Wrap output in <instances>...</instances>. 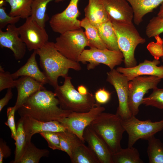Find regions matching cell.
Instances as JSON below:
<instances>
[{
    "label": "cell",
    "mask_w": 163,
    "mask_h": 163,
    "mask_svg": "<svg viewBox=\"0 0 163 163\" xmlns=\"http://www.w3.org/2000/svg\"><path fill=\"white\" fill-rule=\"evenodd\" d=\"M59 105L54 92L45 89L27 98L17 111L21 117L28 115L43 122L58 121L68 117L72 112L61 109Z\"/></svg>",
    "instance_id": "6da1fadb"
},
{
    "label": "cell",
    "mask_w": 163,
    "mask_h": 163,
    "mask_svg": "<svg viewBox=\"0 0 163 163\" xmlns=\"http://www.w3.org/2000/svg\"><path fill=\"white\" fill-rule=\"evenodd\" d=\"M36 52L43 72L54 88L58 85V78L68 76L69 69L79 71L82 69L79 62L68 59L57 50L53 42L48 41Z\"/></svg>",
    "instance_id": "7a4b0ae2"
},
{
    "label": "cell",
    "mask_w": 163,
    "mask_h": 163,
    "mask_svg": "<svg viewBox=\"0 0 163 163\" xmlns=\"http://www.w3.org/2000/svg\"><path fill=\"white\" fill-rule=\"evenodd\" d=\"M64 78L63 85L57 86L54 92L58 100L60 107L78 113L89 111L96 103L94 95L89 92L86 94H80L72 84L71 77L67 76Z\"/></svg>",
    "instance_id": "3957f363"
},
{
    "label": "cell",
    "mask_w": 163,
    "mask_h": 163,
    "mask_svg": "<svg viewBox=\"0 0 163 163\" xmlns=\"http://www.w3.org/2000/svg\"><path fill=\"white\" fill-rule=\"evenodd\" d=\"M90 125L106 143L112 154L122 148L120 143L125 130L122 119L117 114L103 112Z\"/></svg>",
    "instance_id": "277c9868"
},
{
    "label": "cell",
    "mask_w": 163,
    "mask_h": 163,
    "mask_svg": "<svg viewBox=\"0 0 163 163\" xmlns=\"http://www.w3.org/2000/svg\"><path fill=\"white\" fill-rule=\"evenodd\" d=\"M116 34L119 49L122 53L125 67H133L137 65L135 51L139 44L146 42L140 34L133 23L126 24L111 21Z\"/></svg>",
    "instance_id": "5b68a950"
},
{
    "label": "cell",
    "mask_w": 163,
    "mask_h": 163,
    "mask_svg": "<svg viewBox=\"0 0 163 163\" xmlns=\"http://www.w3.org/2000/svg\"><path fill=\"white\" fill-rule=\"evenodd\" d=\"M54 43L56 49L63 55L71 60L78 62L85 47L89 46L85 32L82 28L60 34Z\"/></svg>",
    "instance_id": "8992f818"
},
{
    "label": "cell",
    "mask_w": 163,
    "mask_h": 163,
    "mask_svg": "<svg viewBox=\"0 0 163 163\" xmlns=\"http://www.w3.org/2000/svg\"><path fill=\"white\" fill-rule=\"evenodd\" d=\"M122 124L128 135V147L133 146L139 139L146 140L163 129V119L153 122L150 120H141L132 116L122 120Z\"/></svg>",
    "instance_id": "52a82bcc"
},
{
    "label": "cell",
    "mask_w": 163,
    "mask_h": 163,
    "mask_svg": "<svg viewBox=\"0 0 163 163\" xmlns=\"http://www.w3.org/2000/svg\"><path fill=\"white\" fill-rule=\"evenodd\" d=\"M161 80L155 76L145 75L137 76L129 81L128 104L132 116L138 113L145 95L149 90L157 87Z\"/></svg>",
    "instance_id": "ba28073f"
},
{
    "label": "cell",
    "mask_w": 163,
    "mask_h": 163,
    "mask_svg": "<svg viewBox=\"0 0 163 163\" xmlns=\"http://www.w3.org/2000/svg\"><path fill=\"white\" fill-rule=\"evenodd\" d=\"M123 59V55L120 50L113 51L91 47L83 51L78 62L83 64L88 62L87 66L88 70L94 69L100 64L106 65L111 70L120 65Z\"/></svg>",
    "instance_id": "9c48e42d"
},
{
    "label": "cell",
    "mask_w": 163,
    "mask_h": 163,
    "mask_svg": "<svg viewBox=\"0 0 163 163\" xmlns=\"http://www.w3.org/2000/svg\"><path fill=\"white\" fill-rule=\"evenodd\" d=\"M105 110L104 107L96 102L88 112L83 113L72 112L68 117L60 119L58 121L67 129L74 133L85 142L83 137L84 129Z\"/></svg>",
    "instance_id": "30bf717a"
},
{
    "label": "cell",
    "mask_w": 163,
    "mask_h": 163,
    "mask_svg": "<svg viewBox=\"0 0 163 163\" xmlns=\"http://www.w3.org/2000/svg\"><path fill=\"white\" fill-rule=\"evenodd\" d=\"M79 0H70L64 11L52 16L49 24L54 32L61 34L81 28V21L77 18L80 14L78 7Z\"/></svg>",
    "instance_id": "8fae6325"
},
{
    "label": "cell",
    "mask_w": 163,
    "mask_h": 163,
    "mask_svg": "<svg viewBox=\"0 0 163 163\" xmlns=\"http://www.w3.org/2000/svg\"><path fill=\"white\" fill-rule=\"evenodd\" d=\"M21 38L28 50H37L48 42V35L44 27L40 26L32 17L18 27Z\"/></svg>",
    "instance_id": "7c38bea8"
},
{
    "label": "cell",
    "mask_w": 163,
    "mask_h": 163,
    "mask_svg": "<svg viewBox=\"0 0 163 163\" xmlns=\"http://www.w3.org/2000/svg\"><path fill=\"white\" fill-rule=\"evenodd\" d=\"M107 81L113 86L118 98L119 105L116 114L122 120L129 118L132 115L128 104L129 81L122 74L114 69L107 72Z\"/></svg>",
    "instance_id": "4fadbf2b"
},
{
    "label": "cell",
    "mask_w": 163,
    "mask_h": 163,
    "mask_svg": "<svg viewBox=\"0 0 163 163\" xmlns=\"http://www.w3.org/2000/svg\"><path fill=\"white\" fill-rule=\"evenodd\" d=\"M0 46L11 50L16 60L24 57L27 48L20 37L18 27L15 24L8 25L5 31L0 29Z\"/></svg>",
    "instance_id": "5bb4252c"
},
{
    "label": "cell",
    "mask_w": 163,
    "mask_h": 163,
    "mask_svg": "<svg viewBox=\"0 0 163 163\" xmlns=\"http://www.w3.org/2000/svg\"><path fill=\"white\" fill-rule=\"evenodd\" d=\"M102 1L111 21L129 24L133 23V11L126 0H103Z\"/></svg>",
    "instance_id": "9a60e30c"
},
{
    "label": "cell",
    "mask_w": 163,
    "mask_h": 163,
    "mask_svg": "<svg viewBox=\"0 0 163 163\" xmlns=\"http://www.w3.org/2000/svg\"><path fill=\"white\" fill-rule=\"evenodd\" d=\"M160 63L159 60L145 59L134 67H119L116 70L125 76L129 81L137 76L144 75L155 76L162 79L163 78V65L158 66Z\"/></svg>",
    "instance_id": "2e32d148"
},
{
    "label": "cell",
    "mask_w": 163,
    "mask_h": 163,
    "mask_svg": "<svg viewBox=\"0 0 163 163\" xmlns=\"http://www.w3.org/2000/svg\"><path fill=\"white\" fill-rule=\"evenodd\" d=\"M83 137L100 163H113L112 153L110 149L90 125L84 129Z\"/></svg>",
    "instance_id": "e0dca14e"
},
{
    "label": "cell",
    "mask_w": 163,
    "mask_h": 163,
    "mask_svg": "<svg viewBox=\"0 0 163 163\" xmlns=\"http://www.w3.org/2000/svg\"><path fill=\"white\" fill-rule=\"evenodd\" d=\"M20 118L22 121L27 141H31L32 136L36 133L47 131L58 132L67 129L57 120L43 122L28 115L25 116Z\"/></svg>",
    "instance_id": "ac0fdd59"
},
{
    "label": "cell",
    "mask_w": 163,
    "mask_h": 163,
    "mask_svg": "<svg viewBox=\"0 0 163 163\" xmlns=\"http://www.w3.org/2000/svg\"><path fill=\"white\" fill-rule=\"evenodd\" d=\"M15 81V87L17 91L14 105L16 111L30 96L39 90L46 89L43 85L29 76H21Z\"/></svg>",
    "instance_id": "d6986e66"
},
{
    "label": "cell",
    "mask_w": 163,
    "mask_h": 163,
    "mask_svg": "<svg viewBox=\"0 0 163 163\" xmlns=\"http://www.w3.org/2000/svg\"><path fill=\"white\" fill-rule=\"evenodd\" d=\"M36 50H34L26 63L11 74L15 80L19 77L25 76L31 77L43 85L49 83L46 76L40 69L36 59Z\"/></svg>",
    "instance_id": "ffe728a7"
},
{
    "label": "cell",
    "mask_w": 163,
    "mask_h": 163,
    "mask_svg": "<svg viewBox=\"0 0 163 163\" xmlns=\"http://www.w3.org/2000/svg\"><path fill=\"white\" fill-rule=\"evenodd\" d=\"M84 9L85 18L97 28L101 24L110 20L102 1L88 0Z\"/></svg>",
    "instance_id": "44dd1931"
},
{
    "label": "cell",
    "mask_w": 163,
    "mask_h": 163,
    "mask_svg": "<svg viewBox=\"0 0 163 163\" xmlns=\"http://www.w3.org/2000/svg\"><path fill=\"white\" fill-rule=\"evenodd\" d=\"M133 8V21L139 25L144 16L153 11L163 2V0H126Z\"/></svg>",
    "instance_id": "7402d4cb"
},
{
    "label": "cell",
    "mask_w": 163,
    "mask_h": 163,
    "mask_svg": "<svg viewBox=\"0 0 163 163\" xmlns=\"http://www.w3.org/2000/svg\"><path fill=\"white\" fill-rule=\"evenodd\" d=\"M97 28L101 39L108 49L113 51L120 50L117 36L110 19Z\"/></svg>",
    "instance_id": "603a6c76"
},
{
    "label": "cell",
    "mask_w": 163,
    "mask_h": 163,
    "mask_svg": "<svg viewBox=\"0 0 163 163\" xmlns=\"http://www.w3.org/2000/svg\"><path fill=\"white\" fill-rule=\"evenodd\" d=\"M65 0H33L31 6V16L40 26L45 28L46 23L49 19L46 13L48 4L50 2H62Z\"/></svg>",
    "instance_id": "cb8c5ba5"
},
{
    "label": "cell",
    "mask_w": 163,
    "mask_h": 163,
    "mask_svg": "<svg viewBox=\"0 0 163 163\" xmlns=\"http://www.w3.org/2000/svg\"><path fill=\"white\" fill-rule=\"evenodd\" d=\"M80 26L81 27L85 30L84 32L90 48L94 47L102 50L107 49L101 38L97 28L86 18L81 21Z\"/></svg>",
    "instance_id": "d4e9b609"
},
{
    "label": "cell",
    "mask_w": 163,
    "mask_h": 163,
    "mask_svg": "<svg viewBox=\"0 0 163 163\" xmlns=\"http://www.w3.org/2000/svg\"><path fill=\"white\" fill-rule=\"evenodd\" d=\"M49 151L37 148L31 141H27L23 154L18 163H38L43 157H48Z\"/></svg>",
    "instance_id": "484cf974"
},
{
    "label": "cell",
    "mask_w": 163,
    "mask_h": 163,
    "mask_svg": "<svg viewBox=\"0 0 163 163\" xmlns=\"http://www.w3.org/2000/svg\"><path fill=\"white\" fill-rule=\"evenodd\" d=\"M70 159L72 163H100L94 152L83 142L74 149Z\"/></svg>",
    "instance_id": "4316f807"
},
{
    "label": "cell",
    "mask_w": 163,
    "mask_h": 163,
    "mask_svg": "<svg viewBox=\"0 0 163 163\" xmlns=\"http://www.w3.org/2000/svg\"><path fill=\"white\" fill-rule=\"evenodd\" d=\"M59 136L62 151L66 152L71 158L74 149L78 145L83 142L75 134L66 129L57 132Z\"/></svg>",
    "instance_id": "83f0119b"
},
{
    "label": "cell",
    "mask_w": 163,
    "mask_h": 163,
    "mask_svg": "<svg viewBox=\"0 0 163 163\" xmlns=\"http://www.w3.org/2000/svg\"><path fill=\"white\" fill-rule=\"evenodd\" d=\"M33 0H5L9 4L11 10L9 14L13 17L20 16L26 19L31 15V6Z\"/></svg>",
    "instance_id": "f1b7e54d"
},
{
    "label": "cell",
    "mask_w": 163,
    "mask_h": 163,
    "mask_svg": "<svg viewBox=\"0 0 163 163\" xmlns=\"http://www.w3.org/2000/svg\"><path fill=\"white\" fill-rule=\"evenodd\" d=\"M113 163H142L138 150L133 146L122 148L119 152L112 154Z\"/></svg>",
    "instance_id": "f546056e"
},
{
    "label": "cell",
    "mask_w": 163,
    "mask_h": 163,
    "mask_svg": "<svg viewBox=\"0 0 163 163\" xmlns=\"http://www.w3.org/2000/svg\"><path fill=\"white\" fill-rule=\"evenodd\" d=\"M147 154L150 163H163V144L154 136L148 139Z\"/></svg>",
    "instance_id": "4dcf8cb0"
},
{
    "label": "cell",
    "mask_w": 163,
    "mask_h": 163,
    "mask_svg": "<svg viewBox=\"0 0 163 163\" xmlns=\"http://www.w3.org/2000/svg\"><path fill=\"white\" fill-rule=\"evenodd\" d=\"M16 126L17 136L15 142V149L14 158V160L10 162L12 163H18L23 154L27 142L22 121L21 118L17 123Z\"/></svg>",
    "instance_id": "1f68e13d"
},
{
    "label": "cell",
    "mask_w": 163,
    "mask_h": 163,
    "mask_svg": "<svg viewBox=\"0 0 163 163\" xmlns=\"http://www.w3.org/2000/svg\"><path fill=\"white\" fill-rule=\"evenodd\" d=\"M142 104L146 106H151L163 109V88L157 87L148 97L143 98Z\"/></svg>",
    "instance_id": "d6a6232c"
},
{
    "label": "cell",
    "mask_w": 163,
    "mask_h": 163,
    "mask_svg": "<svg viewBox=\"0 0 163 163\" xmlns=\"http://www.w3.org/2000/svg\"><path fill=\"white\" fill-rule=\"evenodd\" d=\"M163 33V16H156L151 19L145 30L146 36L149 38Z\"/></svg>",
    "instance_id": "836d02e7"
},
{
    "label": "cell",
    "mask_w": 163,
    "mask_h": 163,
    "mask_svg": "<svg viewBox=\"0 0 163 163\" xmlns=\"http://www.w3.org/2000/svg\"><path fill=\"white\" fill-rule=\"evenodd\" d=\"M156 42L149 43L146 48L151 54L155 59L159 60L163 56V41L159 35L155 36Z\"/></svg>",
    "instance_id": "e575fe53"
},
{
    "label": "cell",
    "mask_w": 163,
    "mask_h": 163,
    "mask_svg": "<svg viewBox=\"0 0 163 163\" xmlns=\"http://www.w3.org/2000/svg\"><path fill=\"white\" fill-rule=\"evenodd\" d=\"M47 142L48 146L53 150H58L62 151L59 139L57 132L44 131L39 133Z\"/></svg>",
    "instance_id": "d590c367"
},
{
    "label": "cell",
    "mask_w": 163,
    "mask_h": 163,
    "mask_svg": "<svg viewBox=\"0 0 163 163\" xmlns=\"http://www.w3.org/2000/svg\"><path fill=\"white\" fill-rule=\"evenodd\" d=\"M15 87V81L10 72L5 71L0 66V91Z\"/></svg>",
    "instance_id": "8d00e7d4"
},
{
    "label": "cell",
    "mask_w": 163,
    "mask_h": 163,
    "mask_svg": "<svg viewBox=\"0 0 163 163\" xmlns=\"http://www.w3.org/2000/svg\"><path fill=\"white\" fill-rule=\"evenodd\" d=\"M16 111L15 106L12 107H9L7 110V120L5 123V124L8 126L10 129L11 137L15 141L16 138L17 128L14 120V114Z\"/></svg>",
    "instance_id": "74e56055"
},
{
    "label": "cell",
    "mask_w": 163,
    "mask_h": 163,
    "mask_svg": "<svg viewBox=\"0 0 163 163\" xmlns=\"http://www.w3.org/2000/svg\"><path fill=\"white\" fill-rule=\"evenodd\" d=\"M5 10V6H0V29H2L9 24H15L21 18L19 16H10L6 12Z\"/></svg>",
    "instance_id": "f35d334b"
},
{
    "label": "cell",
    "mask_w": 163,
    "mask_h": 163,
    "mask_svg": "<svg viewBox=\"0 0 163 163\" xmlns=\"http://www.w3.org/2000/svg\"><path fill=\"white\" fill-rule=\"evenodd\" d=\"M111 94L104 88H100L95 92L94 97L97 103L104 104L107 103L110 100Z\"/></svg>",
    "instance_id": "ab89813d"
},
{
    "label": "cell",
    "mask_w": 163,
    "mask_h": 163,
    "mask_svg": "<svg viewBox=\"0 0 163 163\" xmlns=\"http://www.w3.org/2000/svg\"><path fill=\"white\" fill-rule=\"evenodd\" d=\"M11 150L6 142L0 139V163H2L4 158L9 157L11 155Z\"/></svg>",
    "instance_id": "60d3db41"
},
{
    "label": "cell",
    "mask_w": 163,
    "mask_h": 163,
    "mask_svg": "<svg viewBox=\"0 0 163 163\" xmlns=\"http://www.w3.org/2000/svg\"><path fill=\"white\" fill-rule=\"evenodd\" d=\"M13 96L12 88L8 89L5 96L0 100V112H1L4 107L8 104Z\"/></svg>",
    "instance_id": "b9f144b4"
},
{
    "label": "cell",
    "mask_w": 163,
    "mask_h": 163,
    "mask_svg": "<svg viewBox=\"0 0 163 163\" xmlns=\"http://www.w3.org/2000/svg\"><path fill=\"white\" fill-rule=\"evenodd\" d=\"M77 90L80 94H86L88 92L86 87L83 85L79 86L78 87Z\"/></svg>",
    "instance_id": "7bdbcfd3"
},
{
    "label": "cell",
    "mask_w": 163,
    "mask_h": 163,
    "mask_svg": "<svg viewBox=\"0 0 163 163\" xmlns=\"http://www.w3.org/2000/svg\"><path fill=\"white\" fill-rule=\"evenodd\" d=\"M160 6L159 9L157 14V16H163V2Z\"/></svg>",
    "instance_id": "ee69618b"
},
{
    "label": "cell",
    "mask_w": 163,
    "mask_h": 163,
    "mask_svg": "<svg viewBox=\"0 0 163 163\" xmlns=\"http://www.w3.org/2000/svg\"><path fill=\"white\" fill-rule=\"evenodd\" d=\"M162 41H163V38H162ZM161 60H162V62H163V56L161 57Z\"/></svg>",
    "instance_id": "f6af8a7d"
},
{
    "label": "cell",
    "mask_w": 163,
    "mask_h": 163,
    "mask_svg": "<svg viewBox=\"0 0 163 163\" xmlns=\"http://www.w3.org/2000/svg\"><path fill=\"white\" fill-rule=\"evenodd\" d=\"M101 0V1H102V0Z\"/></svg>",
    "instance_id": "bcb514c9"
}]
</instances>
